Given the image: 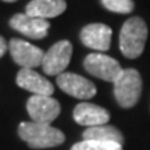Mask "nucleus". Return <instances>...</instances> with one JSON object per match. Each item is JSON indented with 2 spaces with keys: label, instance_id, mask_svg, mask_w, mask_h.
I'll return each mask as SVG.
<instances>
[{
  "label": "nucleus",
  "instance_id": "obj_5",
  "mask_svg": "<svg viewBox=\"0 0 150 150\" xmlns=\"http://www.w3.org/2000/svg\"><path fill=\"white\" fill-rule=\"evenodd\" d=\"M27 111L33 122L50 125L60 115L61 106L52 96L32 95L27 102Z\"/></svg>",
  "mask_w": 150,
  "mask_h": 150
},
{
  "label": "nucleus",
  "instance_id": "obj_11",
  "mask_svg": "<svg viewBox=\"0 0 150 150\" xmlns=\"http://www.w3.org/2000/svg\"><path fill=\"white\" fill-rule=\"evenodd\" d=\"M72 117L76 124L92 128V127L106 125L110 121V112L97 104L83 102L75 106Z\"/></svg>",
  "mask_w": 150,
  "mask_h": 150
},
{
  "label": "nucleus",
  "instance_id": "obj_14",
  "mask_svg": "<svg viewBox=\"0 0 150 150\" xmlns=\"http://www.w3.org/2000/svg\"><path fill=\"white\" fill-rule=\"evenodd\" d=\"M82 140H100V142H114L118 145H124V135L115 127L99 125L86 128L82 134Z\"/></svg>",
  "mask_w": 150,
  "mask_h": 150
},
{
  "label": "nucleus",
  "instance_id": "obj_15",
  "mask_svg": "<svg viewBox=\"0 0 150 150\" xmlns=\"http://www.w3.org/2000/svg\"><path fill=\"white\" fill-rule=\"evenodd\" d=\"M71 150H122V145L100 140H81L75 143Z\"/></svg>",
  "mask_w": 150,
  "mask_h": 150
},
{
  "label": "nucleus",
  "instance_id": "obj_9",
  "mask_svg": "<svg viewBox=\"0 0 150 150\" xmlns=\"http://www.w3.org/2000/svg\"><path fill=\"white\" fill-rule=\"evenodd\" d=\"M10 27L31 39H43L49 32L50 22H47V20L35 18L25 13H21L11 17Z\"/></svg>",
  "mask_w": 150,
  "mask_h": 150
},
{
  "label": "nucleus",
  "instance_id": "obj_7",
  "mask_svg": "<svg viewBox=\"0 0 150 150\" xmlns=\"http://www.w3.org/2000/svg\"><path fill=\"white\" fill-rule=\"evenodd\" d=\"M8 50L13 60L22 68H31L42 67V61L45 57V52L42 49L33 46L31 43L25 42L18 38H13L8 43Z\"/></svg>",
  "mask_w": 150,
  "mask_h": 150
},
{
  "label": "nucleus",
  "instance_id": "obj_17",
  "mask_svg": "<svg viewBox=\"0 0 150 150\" xmlns=\"http://www.w3.org/2000/svg\"><path fill=\"white\" fill-rule=\"evenodd\" d=\"M7 49H8V45L6 43L4 38L0 36V59H1V57L4 56V53L7 52Z\"/></svg>",
  "mask_w": 150,
  "mask_h": 150
},
{
  "label": "nucleus",
  "instance_id": "obj_8",
  "mask_svg": "<svg viewBox=\"0 0 150 150\" xmlns=\"http://www.w3.org/2000/svg\"><path fill=\"white\" fill-rule=\"evenodd\" d=\"M57 86L72 97L88 100L96 95V86L93 82L74 72H63L57 76Z\"/></svg>",
  "mask_w": 150,
  "mask_h": 150
},
{
  "label": "nucleus",
  "instance_id": "obj_4",
  "mask_svg": "<svg viewBox=\"0 0 150 150\" xmlns=\"http://www.w3.org/2000/svg\"><path fill=\"white\" fill-rule=\"evenodd\" d=\"M83 68L88 74L96 76L99 79L112 82L124 70L115 59L103 53H91L83 60Z\"/></svg>",
  "mask_w": 150,
  "mask_h": 150
},
{
  "label": "nucleus",
  "instance_id": "obj_16",
  "mask_svg": "<svg viewBox=\"0 0 150 150\" xmlns=\"http://www.w3.org/2000/svg\"><path fill=\"white\" fill-rule=\"evenodd\" d=\"M102 4L108 11L118 14H129L135 8L134 0H102Z\"/></svg>",
  "mask_w": 150,
  "mask_h": 150
},
{
  "label": "nucleus",
  "instance_id": "obj_3",
  "mask_svg": "<svg viewBox=\"0 0 150 150\" xmlns=\"http://www.w3.org/2000/svg\"><path fill=\"white\" fill-rule=\"evenodd\" d=\"M142 78L138 70L127 68L114 81V97L122 108L134 107L142 95Z\"/></svg>",
  "mask_w": 150,
  "mask_h": 150
},
{
  "label": "nucleus",
  "instance_id": "obj_13",
  "mask_svg": "<svg viewBox=\"0 0 150 150\" xmlns=\"http://www.w3.org/2000/svg\"><path fill=\"white\" fill-rule=\"evenodd\" d=\"M67 8L65 0H32L25 7V14L35 18H54Z\"/></svg>",
  "mask_w": 150,
  "mask_h": 150
},
{
  "label": "nucleus",
  "instance_id": "obj_6",
  "mask_svg": "<svg viewBox=\"0 0 150 150\" xmlns=\"http://www.w3.org/2000/svg\"><path fill=\"white\" fill-rule=\"evenodd\" d=\"M72 56V45L68 40H60L54 43L45 53L42 61V70L46 75L63 74L68 67Z\"/></svg>",
  "mask_w": 150,
  "mask_h": 150
},
{
  "label": "nucleus",
  "instance_id": "obj_12",
  "mask_svg": "<svg viewBox=\"0 0 150 150\" xmlns=\"http://www.w3.org/2000/svg\"><path fill=\"white\" fill-rule=\"evenodd\" d=\"M16 82L20 88L31 92L33 95L52 96L54 92L53 83L49 79L43 78L40 74H38L35 70H31V68H21L18 71Z\"/></svg>",
  "mask_w": 150,
  "mask_h": 150
},
{
  "label": "nucleus",
  "instance_id": "obj_18",
  "mask_svg": "<svg viewBox=\"0 0 150 150\" xmlns=\"http://www.w3.org/2000/svg\"><path fill=\"white\" fill-rule=\"evenodd\" d=\"M3 1H8V3H11V1H16V0H3Z\"/></svg>",
  "mask_w": 150,
  "mask_h": 150
},
{
  "label": "nucleus",
  "instance_id": "obj_1",
  "mask_svg": "<svg viewBox=\"0 0 150 150\" xmlns=\"http://www.w3.org/2000/svg\"><path fill=\"white\" fill-rule=\"evenodd\" d=\"M18 136L31 149H49L64 143L65 135L60 129L49 124L27 122L24 121L18 125Z\"/></svg>",
  "mask_w": 150,
  "mask_h": 150
},
{
  "label": "nucleus",
  "instance_id": "obj_10",
  "mask_svg": "<svg viewBox=\"0 0 150 150\" xmlns=\"http://www.w3.org/2000/svg\"><path fill=\"white\" fill-rule=\"evenodd\" d=\"M111 28L106 24H89L82 28L79 38L86 47L97 52H107L111 43Z\"/></svg>",
  "mask_w": 150,
  "mask_h": 150
},
{
  "label": "nucleus",
  "instance_id": "obj_2",
  "mask_svg": "<svg viewBox=\"0 0 150 150\" xmlns=\"http://www.w3.org/2000/svg\"><path fill=\"white\" fill-rule=\"evenodd\" d=\"M147 25L143 18L131 17L120 32V50L127 59H138L143 53L147 39Z\"/></svg>",
  "mask_w": 150,
  "mask_h": 150
}]
</instances>
